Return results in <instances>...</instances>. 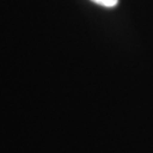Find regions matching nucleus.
<instances>
[{
	"instance_id": "obj_1",
	"label": "nucleus",
	"mask_w": 153,
	"mask_h": 153,
	"mask_svg": "<svg viewBox=\"0 0 153 153\" xmlns=\"http://www.w3.org/2000/svg\"><path fill=\"white\" fill-rule=\"evenodd\" d=\"M91 1L100 6H103V7H108V8H112L118 4V0H91Z\"/></svg>"
}]
</instances>
